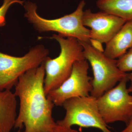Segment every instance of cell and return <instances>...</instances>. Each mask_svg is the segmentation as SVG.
<instances>
[{"label":"cell","instance_id":"cell-1","mask_svg":"<svg viewBox=\"0 0 132 132\" xmlns=\"http://www.w3.org/2000/svg\"><path fill=\"white\" fill-rule=\"evenodd\" d=\"M44 62L22 75L15 86L14 94L20 100V108L14 128L24 132H51L57 124L53 118L54 104L44 90Z\"/></svg>","mask_w":132,"mask_h":132},{"label":"cell","instance_id":"cell-2","mask_svg":"<svg viewBox=\"0 0 132 132\" xmlns=\"http://www.w3.org/2000/svg\"><path fill=\"white\" fill-rule=\"evenodd\" d=\"M86 2L82 0L74 12L55 19L43 18L37 13V6L31 2L25 3L24 16L39 32H56L64 37L76 38L81 42L90 43V30L82 24V17Z\"/></svg>","mask_w":132,"mask_h":132},{"label":"cell","instance_id":"cell-3","mask_svg":"<svg viewBox=\"0 0 132 132\" xmlns=\"http://www.w3.org/2000/svg\"><path fill=\"white\" fill-rule=\"evenodd\" d=\"M50 38L59 43L61 51L58 57L53 59L48 57L44 62V90L46 95L69 77L76 61L85 59L82 44L76 38H66L56 34Z\"/></svg>","mask_w":132,"mask_h":132},{"label":"cell","instance_id":"cell-4","mask_svg":"<svg viewBox=\"0 0 132 132\" xmlns=\"http://www.w3.org/2000/svg\"><path fill=\"white\" fill-rule=\"evenodd\" d=\"M81 43L84 57L91 65L93 74L90 95L98 98L127 77L128 73L119 69L117 60L107 57L104 52L95 48L90 43Z\"/></svg>","mask_w":132,"mask_h":132},{"label":"cell","instance_id":"cell-5","mask_svg":"<svg viewBox=\"0 0 132 132\" xmlns=\"http://www.w3.org/2000/svg\"><path fill=\"white\" fill-rule=\"evenodd\" d=\"M49 53L42 45L32 48L22 57H15L0 52V91L11 90L22 75L43 64Z\"/></svg>","mask_w":132,"mask_h":132},{"label":"cell","instance_id":"cell-6","mask_svg":"<svg viewBox=\"0 0 132 132\" xmlns=\"http://www.w3.org/2000/svg\"><path fill=\"white\" fill-rule=\"evenodd\" d=\"M62 106L65 115L63 119L57 121L58 125L68 128L77 125L97 128L102 132H112L100 113L97 98L91 95L72 98L65 101Z\"/></svg>","mask_w":132,"mask_h":132},{"label":"cell","instance_id":"cell-7","mask_svg":"<svg viewBox=\"0 0 132 132\" xmlns=\"http://www.w3.org/2000/svg\"><path fill=\"white\" fill-rule=\"evenodd\" d=\"M127 76L97 98L100 113L107 124L121 121L127 125L132 118V95L127 88Z\"/></svg>","mask_w":132,"mask_h":132},{"label":"cell","instance_id":"cell-8","mask_svg":"<svg viewBox=\"0 0 132 132\" xmlns=\"http://www.w3.org/2000/svg\"><path fill=\"white\" fill-rule=\"evenodd\" d=\"M89 64L86 59L76 61L70 75L59 87L47 95L56 106L76 97L90 95L92 90V78L88 75Z\"/></svg>","mask_w":132,"mask_h":132},{"label":"cell","instance_id":"cell-9","mask_svg":"<svg viewBox=\"0 0 132 132\" xmlns=\"http://www.w3.org/2000/svg\"><path fill=\"white\" fill-rule=\"evenodd\" d=\"M82 24L90 28V39L106 44L126 22L120 17L102 11L93 13L90 9L83 12Z\"/></svg>","mask_w":132,"mask_h":132},{"label":"cell","instance_id":"cell-10","mask_svg":"<svg viewBox=\"0 0 132 132\" xmlns=\"http://www.w3.org/2000/svg\"><path fill=\"white\" fill-rule=\"evenodd\" d=\"M104 50L107 57L119 59L132 47V20L125 22L113 38L106 43Z\"/></svg>","mask_w":132,"mask_h":132},{"label":"cell","instance_id":"cell-11","mask_svg":"<svg viewBox=\"0 0 132 132\" xmlns=\"http://www.w3.org/2000/svg\"><path fill=\"white\" fill-rule=\"evenodd\" d=\"M17 101L11 90L0 91V132H11L17 114Z\"/></svg>","mask_w":132,"mask_h":132},{"label":"cell","instance_id":"cell-12","mask_svg":"<svg viewBox=\"0 0 132 132\" xmlns=\"http://www.w3.org/2000/svg\"><path fill=\"white\" fill-rule=\"evenodd\" d=\"M101 11L119 16L126 21L132 20V0H98Z\"/></svg>","mask_w":132,"mask_h":132},{"label":"cell","instance_id":"cell-13","mask_svg":"<svg viewBox=\"0 0 132 132\" xmlns=\"http://www.w3.org/2000/svg\"><path fill=\"white\" fill-rule=\"evenodd\" d=\"M117 65L122 72H132V47L117 60Z\"/></svg>","mask_w":132,"mask_h":132},{"label":"cell","instance_id":"cell-14","mask_svg":"<svg viewBox=\"0 0 132 132\" xmlns=\"http://www.w3.org/2000/svg\"><path fill=\"white\" fill-rule=\"evenodd\" d=\"M24 1L21 0H4L0 7V27L6 25V15L10 7L14 3L24 5Z\"/></svg>","mask_w":132,"mask_h":132},{"label":"cell","instance_id":"cell-15","mask_svg":"<svg viewBox=\"0 0 132 132\" xmlns=\"http://www.w3.org/2000/svg\"><path fill=\"white\" fill-rule=\"evenodd\" d=\"M51 132H78V131L73 129L72 128H68L62 126L57 124L54 130Z\"/></svg>","mask_w":132,"mask_h":132},{"label":"cell","instance_id":"cell-16","mask_svg":"<svg viewBox=\"0 0 132 132\" xmlns=\"http://www.w3.org/2000/svg\"><path fill=\"white\" fill-rule=\"evenodd\" d=\"M126 126L125 128L119 132H132V118Z\"/></svg>","mask_w":132,"mask_h":132},{"label":"cell","instance_id":"cell-17","mask_svg":"<svg viewBox=\"0 0 132 132\" xmlns=\"http://www.w3.org/2000/svg\"><path fill=\"white\" fill-rule=\"evenodd\" d=\"M127 78L128 80L130 82V86L128 88V90L129 93H132V72L131 73H128Z\"/></svg>","mask_w":132,"mask_h":132},{"label":"cell","instance_id":"cell-18","mask_svg":"<svg viewBox=\"0 0 132 132\" xmlns=\"http://www.w3.org/2000/svg\"><path fill=\"white\" fill-rule=\"evenodd\" d=\"M15 132H21V130H20V129H18V130H17V131Z\"/></svg>","mask_w":132,"mask_h":132}]
</instances>
